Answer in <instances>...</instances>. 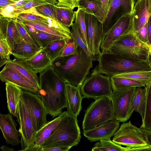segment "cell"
<instances>
[{"mask_svg": "<svg viewBox=\"0 0 151 151\" xmlns=\"http://www.w3.org/2000/svg\"><path fill=\"white\" fill-rule=\"evenodd\" d=\"M40 88L37 94L52 118L58 116L67 108L66 83L54 70L51 65L40 73Z\"/></svg>", "mask_w": 151, "mask_h": 151, "instance_id": "1", "label": "cell"}, {"mask_svg": "<svg viewBox=\"0 0 151 151\" xmlns=\"http://www.w3.org/2000/svg\"><path fill=\"white\" fill-rule=\"evenodd\" d=\"M93 61L79 46L77 54L59 57L52 62L51 66L66 83L81 87L93 67Z\"/></svg>", "mask_w": 151, "mask_h": 151, "instance_id": "2", "label": "cell"}, {"mask_svg": "<svg viewBox=\"0 0 151 151\" xmlns=\"http://www.w3.org/2000/svg\"><path fill=\"white\" fill-rule=\"evenodd\" d=\"M97 60L98 70L110 77L124 73L151 70V66L148 61L136 60L112 51L101 52Z\"/></svg>", "mask_w": 151, "mask_h": 151, "instance_id": "3", "label": "cell"}, {"mask_svg": "<svg viewBox=\"0 0 151 151\" xmlns=\"http://www.w3.org/2000/svg\"><path fill=\"white\" fill-rule=\"evenodd\" d=\"M81 138L77 118L65 111L52 133L42 144V147L76 146Z\"/></svg>", "mask_w": 151, "mask_h": 151, "instance_id": "4", "label": "cell"}, {"mask_svg": "<svg viewBox=\"0 0 151 151\" xmlns=\"http://www.w3.org/2000/svg\"><path fill=\"white\" fill-rule=\"evenodd\" d=\"M114 120L115 114L110 98L101 97L95 99L85 111L82 129L83 131L90 130Z\"/></svg>", "mask_w": 151, "mask_h": 151, "instance_id": "5", "label": "cell"}, {"mask_svg": "<svg viewBox=\"0 0 151 151\" xmlns=\"http://www.w3.org/2000/svg\"><path fill=\"white\" fill-rule=\"evenodd\" d=\"M109 51L136 60L148 61L149 45L140 40L131 30L120 36L107 51Z\"/></svg>", "mask_w": 151, "mask_h": 151, "instance_id": "6", "label": "cell"}, {"mask_svg": "<svg viewBox=\"0 0 151 151\" xmlns=\"http://www.w3.org/2000/svg\"><path fill=\"white\" fill-rule=\"evenodd\" d=\"M112 140L125 146L127 151H151V145L146 141L142 130L133 125L130 120L121 124L114 133Z\"/></svg>", "mask_w": 151, "mask_h": 151, "instance_id": "7", "label": "cell"}, {"mask_svg": "<svg viewBox=\"0 0 151 151\" xmlns=\"http://www.w3.org/2000/svg\"><path fill=\"white\" fill-rule=\"evenodd\" d=\"M80 91L84 98L95 100L104 97L110 98L113 93L111 77L103 75L96 67L83 82Z\"/></svg>", "mask_w": 151, "mask_h": 151, "instance_id": "8", "label": "cell"}, {"mask_svg": "<svg viewBox=\"0 0 151 151\" xmlns=\"http://www.w3.org/2000/svg\"><path fill=\"white\" fill-rule=\"evenodd\" d=\"M16 117L19 124L18 131L22 148L18 151H29L37 132L31 114L22 95L17 105Z\"/></svg>", "mask_w": 151, "mask_h": 151, "instance_id": "9", "label": "cell"}, {"mask_svg": "<svg viewBox=\"0 0 151 151\" xmlns=\"http://www.w3.org/2000/svg\"><path fill=\"white\" fill-rule=\"evenodd\" d=\"M22 96L31 114L35 129L37 132L48 122L47 109L37 94L24 91Z\"/></svg>", "mask_w": 151, "mask_h": 151, "instance_id": "10", "label": "cell"}, {"mask_svg": "<svg viewBox=\"0 0 151 151\" xmlns=\"http://www.w3.org/2000/svg\"><path fill=\"white\" fill-rule=\"evenodd\" d=\"M88 49L93 61L97 60L101 52L103 36V23L93 14L85 12Z\"/></svg>", "mask_w": 151, "mask_h": 151, "instance_id": "11", "label": "cell"}, {"mask_svg": "<svg viewBox=\"0 0 151 151\" xmlns=\"http://www.w3.org/2000/svg\"><path fill=\"white\" fill-rule=\"evenodd\" d=\"M136 88L113 91L110 99L115 114V120L120 122H124L129 119V111Z\"/></svg>", "mask_w": 151, "mask_h": 151, "instance_id": "12", "label": "cell"}, {"mask_svg": "<svg viewBox=\"0 0 151 151\" xmlns=\"http://www.w3.org/2000/svg\"><path fill=\"white\" fill-rule=\"evenodd\" d=\"M133 13L121 17L103 36L100 46L101 52L107 51L120 36L133 30Z\"/></svg>", "mask_w": 151, "mask_h": 151, "instance_id": "13", "label": "cell"}, {"mask_svg": "<svg viewBox=\"0 0 151 151\" xmlns=\"http://www.w3.org/2000/svg\"><path fill=\"white\" fill-rule=\"evenodd\" d=\"M135 0H112L103 22V36L122 16L133 12Z\"/></svg>", "mask_w": 151, "mask_h": 151, "instance_id": "14", "label": "cell"}, {"mask_svg": "<svg viewBox=\"0 0 151 151\" xmlns=\"http://www.w3.org/2000/svg\"><path fill=\"white\" fill-rule=\"evenodd\" d=\"M119 123L116 120H112L92 129L83 131V135L91 142L110 139L119 128Z\"/></svg>", "mask_w": 151, "mask_h": 151, "instance_id": "15", "label": "cell"}, {"mask_svg": "<svg viewBox=\"0 0 151 151\" xmlns=\"http://www.w3.org/2000/svg\"><path fill=\"white\" fill-rule=\"evenodd\" d=\"M10 113L0 114V128L3 137L6 143L12 146H17L20 143L19 131L16 127L17 124Z\"/></svg>", "mask_w": 151, "mask_h": 151, "instance_id": "16", "label": "cell"}, {"mask_svg": "<svg viewBox=\"0 0 151 151\" xmlns=\"http://www.w3.org/2000/svg\"><path fill=\"white\" fill-rule=\"evenodd\" d=\"M0 78L3 82L13 84L24 91L37 94L40 88L37 86L28 82L5 65L0 72Z\"/></svg>", "mask_w": 151, "mask_h": 151, "instance_id": "17", "label": "cell"}, {"mask_svg": "<svg viewBox=\"0 0 151 151\" xmlns=\"http://www.w3.org/2000/svg\"><path fill=\"white\" fill-rule=\"evenodd\" d=\"M5 65L28 82L35 85L40 88L39 78L37 73L30 68L25 60L16 58L10 60Z\"/></svg>", "mask_w": 151, "mask_h": 151, "instance_id": "18", "label": "cell"}, {"mask_svg": "<svg viewBox=\"0 0 151 151\" xmlns=\"http://www.w3.org/2000/svg\"><path fill=\"white\" fill-rule=\"evenodd\" d=\"M67 103V113L77 118L82 109L81 103L84 98L80 91V87L69 83L66 84Z\"/></svg>", "mask_w": 151, "mask_h": 151, "instance_id": "19", "label": "cell"}, {"mask_svg": "<svg viewBox=\"0 0 151 151\" xmlns=\"http://www.w3.org/2000/svg\"><path fill=\"white\" fill-rule=\"evenodd\" d=\"M133 31L135 32L143 27L151 16L149 0H137L135 3L133 12Z\"/></svg>", "mask_w": 151, "mask_h": 151, "instance_id": "20", "label": "cell"}, {"mask_svg": "<svg viewBox=\"0 0 151 151\" xmlns=\"http://www.w3.org/2000/svg\"><path fill=\"white\" fill-rule=\"evenodd\" d=\"M65 111L60 114L56 118L47 122L37 132L32 147L29 151H39L42 144L51 135L57 126Z\"/></svg>", "mask_w": 151, "mask_h": 151, "instance_id": "21", "label": "cell"}, {"mask_svg": "<svg viewBox=\"0 0 151 151\" xmlns=\"http://www.w3.org/2000/svg\"><path fill=\"white\" fill-rule=\"evenodd\" d=\"M7 107L9 113L13 116L16 117L18 104L21 99L23 90L13 84L6 82Z\"/></svg>", "mask_w": 151, "mask_h": 151, "instance_id": "22", "label": "cell"}, {"mask_svg": "<svg viewBox=\"0 0 151 151\" xmlns=\"http://www.w3.org/2000/svg\"><path fill=\"white\" fill-rule=\"evenodd\" d=\"M16 21H36L56 27H60L61 24L58 21L40 14L35 7L23 11L14 18Z\"/></svg>", "mask_w": 151, "mask_h": 151, "instance_id": "23", "label": "cell"}, {"mask_svg": "<svg viewBox=\"0 0 151 151\" xmlns=\"http://www.w3.org/2000/svg\"><path fill=\"white\" fill-rule=\"evenodd\" d=\"M146 97V89L142 87H136L132 100L129 109L128 117L129 119L133 111H135L140 114L142 121L145 114Z\"/></svg>", "mask_w": 151, "mask_h": 151, "instance_id": "24", "label": "cell"}, {"mask_svg": "<svg viewBox=\"0 0 151 151\" xmlns=\"http://www.w3.org/2000/svg\"><path fill=\"white\" fill-rule=\"evenodd\" d=\"M43 48L29 44L22 40L15 46L12 55L16 59L27 60L34 56Z\"/></svg>", "mask_w": 151, "mask_h": 151, "instance_id": "25", "label": "cell"}, {"mask_svg": "<svg viewBox=\"0 0 151 151\" xmlns=\"http://www.w3.org/2000/svg\"><path fill=\"white\" fill-rule=\"evenodd\" d=\"M25 60L30 68L37 74L44 71L52 63L43 48L31 58Z\"/></svg>", "mask_w": 151, "mask_h": 151, "instance_id": "26", "label": "cell"}, {"mask_svg": "<svg viewBox=\"0 0 151 151\" xmlns=\"http://www.w3.org/2000/svg\"><path fill=\"white\" fill-rule=\"evenodd\" d=\"M23 24L26 29L33 39L38 45L42 48H44L50 43L54 40L64 39L62 37L37 30L32 27Z\"/></svg>", "mask_w": 151, "mask_h": 151, "instance_id": "27", "label": "cell"}, {"mask_svg": "<svg viewBox=\"0 0 151 151\" xmlns=\"http://www.w3.org/2000/svg\"><path fill=\"white\" fill-rule=\"evenodd\" d=\"M24 24L31 26L37 30L62 37L66 40L72 37L71 33L56 27L36 21H24Z\"/></svg>", "mask_w": 151, "mask_h": 151, "instance_id": "28", "label": "cell"}, {"mask_svg": "<svg viewBox=\"0 0 151 151\" xmlns=\"http://www.w3.org/2000/svg\"><path fill=\"white\" fill-rule=\"evenodd\" d=\"M150 80H136L114 76L111 77L113 91L132 87H145Z\"/></svg>", "mask_w": 151, "mask_h": 151, "instance_id": "29", "label": "cell"}, {"mask_svg": "<svg viewBox=\"0 0 151 151\" xmlns=\"http://www.w3.org/2000/svg\"><path fill=\"white\" fill-rule=\"evenodd\" d=\"M145 87L146 97L145 116L140 128L151 132V79Z\"/></svg>", "mask_w": 151, "mask_h": 151, "instance_id": "30", "label": "cell"}, {"mask_svg": "<svg viewBox=\"0 0 151 151\" xmlns=\"http://www.w3.org/2000/svg\"><path fill=\"white\" fill-rule=\"evenodd\" d=\"M6 39L12 51L16 45L23 40L18 30L16 21L14 19L10 18L9 20Z\"/></svg>", "mask_w": 151, "mask_h": 151, "instance_id": "31", "label": "cell"}, {"mask_svg": "<svg viewBox=\"0 0 151 151\" xmlns=\"http://www.w3.org/2000/svg\"><path fill=\"white\" fill-rule=\"evenodd\" d=\"M76 17V11L70 8L57 6L56 19L63 25L68 27L72 26Z\"/></svg>", "mask_w": 151, "mask_h": 151, "instance_id": "32", "label": "cell"}, {"mask_svg": "<svg viewBox=\"0 0 151 151\" xmlns=\"http://www.w3.org/2000/svg\"><path fill=\"white\" fill-rule=\"evenodd\" d=\"M67 40L61 39L54 40L43 48L52 62L60 56Z\"/></svg>", "mask_w": 151, "mask_h": 151, "instance_id": "33", "label": "cell"}, {"mask_svg": "<svg viewBox=\"0 0 151 151\" xmlns=\"http://www.w3.org/2000/svg\"><path fill=\"white\" fill-rule=\"evenodd\" d=\"M92 151H127V147H123L111 140L110 139H101L94 145Z\"/></svg>", "mask_w": 151, "mask_h": 151, "instance_id": "34", "label": "cell"}, {"mask_svg": "<svg viewBox=\"0 0 151 151\" xmlns=\"http://www.w3.org/2000/svg\"><path fill=\"white\" fill-rule=\"evenodd\" d=\"M57 2V0H31L24 5L14 9L11 14L9 18L14 19L23 11L32 7L49 4L56 5Z\"/></svg>", "mask_w": 151, "mask_h": 151, "instance_id": "35", "label": "cell"}, {"mask_svg": "<svg viewBox=\"0 0 151 151\" xmlns=\"http://www.w3.org/2000/svg\"><path fill=\"white\" fill-rule=\"evenodd\" d=\"M78 8L85 12L94 14L99 12L102 6L100 0H79L78 1Z\"/></svg>", "mask_w": 151, "mask_h": 151, "instance_id": "36", "label": "cell"}, {"mask_svg": "<svg viewBox=\"0 0 151 151\" xmlns=\"http://www.w3.org/2000/svg\"><path fill=\"white\" fill-rule=\"evenodd\" d=\"M72 37H73L78 43V45L89 56L92 57L87 48L81 31L76 19L72 26L70 30Z\"/></svg>", "mask_w": 151, "mask_h": 151, "instance_id": "37", "label": "cell"}, {"mask_svg": "<svg viewBox=\"0 0 151 151\" xmlns=\"http://www.w3.org/2000/svg\"><path fill=\"white\" fill-rule=\"evenodd\" d=\"M114 76L136 80H149L151 79V70L125 72L118 74Z\"/></svg>", "mask_w": 151, "mask_h": 151, "instance_id": "38", "label": "cell"}, {"mask_svg": "<svg viewBox=\"0 0 151 151\" xmlns=\"http://www.w3.org/2000/svg\"><path fill=\"white\" fill-rule=\"evenodd\" d=\"M35 8L40 14L58 21L56 18L57 8V6L56 5L49 4Z\"/></svg>", "mask_w": 151, "mask_h": 151, "instance_id": "39", "label": "cell"}, {"mask_svg": "<svg viewBox=\"0 0 151 151\" xmlns=\"http://www.w3.org/2000/svg\"><path fill=\"white\" fill-rule=\"evenodd\" d=\"M75 19L77 20L79 27L83 34L86 47L89 50L85 12L81 9L78 8L77 10L76 11Z\"/></svg>", "mask_w": 151, "mask_h": 151, "instance_id": "40", "label": "cell"}, {"mask_svg": "<svg viewBox=\"0 0 151 151\" xmlns=\"http://www.w3.org/2000/svg\"><path fill=\"white\" fill-rule=\"evenodd\" d=\"M78 47L76 40L72 37L66 41L59 57L68 56L76 54L78 53Z\"/></svg>", "mask_w": 151, "mask_h": 151, "instance_id": "41", "label": "cell"}, {"mask_svg": "<svg viewBox=\"0 0 151 151\" xmlns=\"http://www.w3.org/2000/svg\"><path fill=\"white\" fill-rule=\"evenodd\" d=\"M16 22L19 32L23 40L31 45L40 47L26 30L23 23L21 22L16 21Z\"/></svg>", "mask_w": 151, "mask_h": 151, "instance_id": "42", "label": "cell"}, {"mask_svg": "<svg viewBox=\"0 0 151 151\" xmlns=\"http://www.w3.org/2000/svg\"><path fill=\"white\" fill-rule=\"evenodd\" d=\"M12 52L6 39L0 40V58H10V55H12Z\"/></svg>", "mask_w": 151, "mask_h": 151, "instance_id": "43", "label": "cell"}, {"mask_svg": "<svg viewBox=\"0 0 151 151\" xmlns=\"http://www.w3.org/2000/svg\"><path fill=\"white\" fill-rule=\"evenodd\" d=\"M102 6L99 11L94 15L103 22L106 16L112 0H100Z\"/></svg>", "mask_w": 151, "mask_h": 151, "instance_id": "44", "label": "cell"}, {"mask_svg": "<svg viewBox=\"0 0 151 151\" xmlns=\"http://www.w3.org/2000/svg\"><path fill=\"white\" fill-rule=\"evenodd\" d=\"M10 18L0 15V40L6 38L8 24Z\"/></svg>", "mask_w": 151, "mask_h": 151, "instance_id": "45", "label": "cell"}, {"mask_svg": "<svg viewBox=\"0 0 151 151\" xmlns=\"http://www.w3.org/2000/svg\"><path fill=\"white\" fill-rule=\"evenodd\" d=\"M78 0H57L56 6L59 7L73 9L78 7Z\"/></svg>", "mask_w": 151, "mask_h": 151, "instance_id": "46", "label": "cell"}, {"mask_svg": "<svg viewBox=\"0 0 151 151\" xmlns=\"http://www.w3.org/2000/svg\"><path fill=\"white\" fill-rule=\"evenodd\" d=\"M147 22L139 30L134 32L140 40L149 45L147 40Z\"/></svg>", "mask_w": 151, "mask_h": 151, "instance_id": "47", "label": "cell"}, {"mask_svg": "<svg viewBox=\"0 0 151 151\" xmlns=\"http://www.w3.org/2000/svg\"><path fill=\"white\" fill-rule=\"evenodd\" d=\"M72 146H57L42 147L39 151H68Z\"/></svg>", "mask_w": 151, "mask_h": 151, "instance_id": "48", "label": "cell"}, {"mask_svg": "<svg viewBox=\"0 0 151 151\" xmlns=\"http://www.w3.org/2000/svg\"><path fill=\"white\" fill-rule=\"evenodd\" d=\"M147 40L149 45H151V16L147 22Z\"/></svg>", "mask_w": 151, "mask_h": 151, "instance_id": "49", "label": "cell"}, {"mask_svg": "<svg viewBox=\"0 0 151 151\" xmlns=\"http://www.w3.org/2000/svg\"><path fill=\"white\" fill-rule=\"evenodd\" d=\"M17 1L12 0H0V10L2 9L9 5L13 4Z\"/></svg>", "mask_w": 151, "mask_h": 151, "instance_id": "50", "label": "cell"}, {"mask_svg": "<svg viewBox=\"0 0 151 151\" xmlns=\"http://www.w3.org/2000/svg\"><path fill=\"white\" fill-rule=\"evenodd\" d=\"M142 130L146 141L149 144L151 145V132Z\"/></svg>", "mask_w": 151, "mask_h": 151, "instance_id": "51", "label": "cell"}, {"mask_svg": "<svg viewBox=\"0 0 151 151\" xmlns=\"http://www.w3.org/2000/svg\"><path fill=\"white\" fill-rule=\"evenodd\" d=\"M0 149L2 151H15V150L13 148H10L6 145H2L0 147Z\"/></svg>", "mask_w": 151, "mask_h": 151, "instance_id": "52", "label": "cell"}, {"mask_svg": "<svg viewBox=\"0 0 151 151\" xmlns=\"http://www.w3.org/2000/svg\"><path fill=\"white\" fill-rule=\"evenodd\" d=\"M148 61L150 63L151 66V54H149L148 58Z\"/></svg>", "mask_w": 151, "mask_h": 151, "instance_id": "53", "label": "cell"}, {"mask_svg": "<svg viewBox=\"0 0 151 151\" xmlns=\"http://www.w3.org/2000/svg\"><path fill=\"white\" fill-rule=\"evenodd\" d=\"M149 54H151V45H149Z\"/></svg>", "mask_w": 151, "mask_h": 151, "instance_id": "54", "label": "cell"}, {"mask_svg": "<svg viewBox=\"0 0 151 151\" xmlns=\"http://www.w3.org/2000/svg\"><path fill=\"white\" fill-rule=\"evenodd\" d=\"M150 5V7L151 9V0H149Z\"/></svg>", "mask_w": 151, "mask_h": 151, "instance_id": "55", "label": "cell"}, {"mask_svg": "<svg viewBox=\"0 0 151 151\" xmlns=\"http://www.w3.org/2000/svg\"><path fill=\"white\" fill-rule=\"evenodd\" d=\"M12 0L15 1H18L20 0Z\"/></svg>", "mask_w": 151, "mask_h": 151, "instance_id": "56", "label": "cell"}, {"mask_svg": "<svg viewBox=\"0 0 151 151\" xmlns=\"http://www.w3.org/2000/svg\"><path fill=\"white\" fill-rule=\"evenodd\" d=\"M137 0H135V2L137 1Z\"/></svg>", "mask_w": 151, "mask_h": 151, "instance_id": "57", "label": "cell"}, {"mask_svg": "<svg viewBox=\"0 0 151 151\" xmlns=\"http://www.w3.org/2000/svg\"></svg>", "mask_w": 151, "mask_h": 151, "instance_id": "58", "label": "cell"}, {"mask_svg": "<svg viewBox=\"0 0 151 151\" xmlns=\"http://www.w3.org/2000/svg\"></svg>", "mask_w": 151, "mask_h": 151, "instance_id": "59", "label": "cell"}]
</instances>
